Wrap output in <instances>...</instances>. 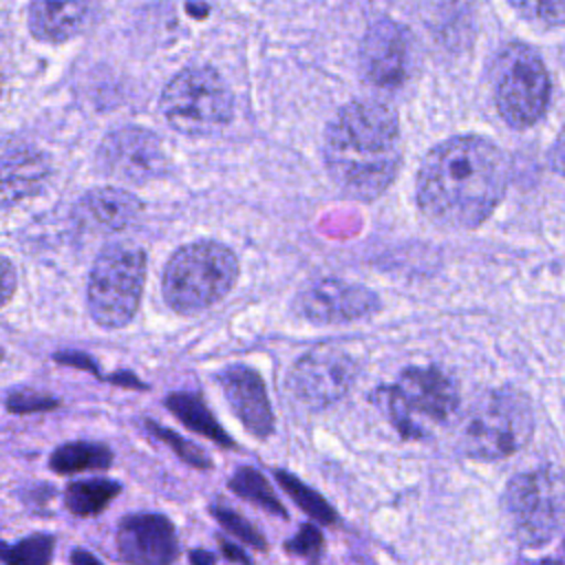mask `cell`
I'll return each mask as SVG.
<instances>
[{
  "label": "cell",
  "mask_w": 565,
  "mask_h": 565,
  "mask_svg": "<svg viewBox=\"0 0 565 565\" xmlns=\"http://www.w3.org/2000/svg\"><path fill=\"white\" fill-rule=\"evenodd\" d=\"M210 512L218 521V525L223 530H227L230 534H234L238 541H243L256 550H265L267 541L245 516H241L238 512H234L232 508H225V505H210Z\"/></svg>",
  "instance_id": "obj_27"
},
{
  "label": "cell",
  "mask_w": 565,
  "mask_h": 565,
  "mask_svg": "<svg viewBox=\"0 0 565 565\" xmlns=\"http://www.w3.org/2000/svg\"><path fill=\"white\" fill-rule=\"evenodd\" d=\"M503 512L521 545H545L565 523V472L547 463L516 475L503 492Z\"/></svg>",
  "instance_id": "obj_6"
},
{
  "label": "cell",
  "mask_w": 565,
  "mask_h": 565,
  "mask_svg": "<svg viewBox=\"0 0 565 565\" xmlns=\"http://www.w3.org/2000/svg\"><path fill=\"white\" fill-rule=\"evenodd\" d=\"M113 466V450L102 441H64L60 444L51 457L49 468L55 475H79L93 470H108Z\"/></svg>",
  "instance_id": "obj_20"
},
{
  "label": "cell",
  "mask_w": 565,
  "mask_h": 565,
  "mask_svg": "<svg viewBox=\"0 0 565 565\" xmlns=\"http://www.w3.org/2000/svg\"><path fill=\"white\" fill-rule=\"evenodd\" d=\"M508 179V157L497 143L477 135L450 137L422 161L417 205L441 227L475 230L501 203Z\"/></svg>",
  "instance_id": "obj_1"
},
{
  "label": "cell",
  "mask_w": 565,
  "mask_h": 565,
  "mask_svg": "<svg viewBox=\"0 0 565 565\" xmlns=\"http://www.w3.org/2000/svg\"><path fill=\"white\" fill-rule=\"evenodd\" d=\"M384 408L404 437H428L459 406L455 380L437 366H408L382 391Z\"/></svg>",
  "instance_id": "obj_5"
},
{
  "label": "cell",
  "mask_w": 565,
  "mask_h": 565,
  "mask_svg": "<svg viewBox=\"0 0 565 565\" xmlns=\"http://www.w3.org/2000/svg\"><path fill=\"white\" fill-rule=\"evenodd\" d=\"M55 360H57L60 364H68V366H75V369H84V371H88V373H93V375H99L97 364H95L93 358H88L86 353H75V351L71 353V351H66V353H57Z\"/></svg>",
  "instance_id": "obj_31"
},
{
  "label": "cell",
  "mask_w": 565,
  "mask_h": 565,
  "mask_svg": "<svg viewBox=\"0 0 565 565\" xmlns=\"http://www.w3.org/2000/svg\"><path fill=\"white\" fill-rule=\"evenodd\" d=\"M159 108L166 121L183 135H212L234 115V97L212 66H188L163 88Z\"/></svg>",
  "instance_id": "obj_8"
},
{
  "label": "cell",
  "mask_w": 565,
  "mask_h": 565,
  "mask_svg": "<svg viewBox=\"0 0 565 565\" xmlns=\"http://www.w3.org/2000/svg\"><path fill=\"white\" fill-rule=\"evenodd\" d=\"M55 554V536L46 532L29 534L15 543L0 541L2 565H51Z\"/></svg>",
  "instance_id": "obj_22"
},
{
  "label": "cell",
  "mask_w": 565,
  "mask_h": 565,
  "mask_svg": "<svg viewBox=\"0 0 565 565\" xmlns=\"http://www.w3.org/2000/svg\"><path fill=\"white\" fill-rule=\"evenodd\" d=\"M104 380H108L110 384H115V386H119V388H135V391H146L148 388V384H143L137 375H132L130 371H119V373H115V375H108V377H104Z\"/></svg>",
  "instance_id": "obj_32"
},
{
  "label": "cell",
  "mask_w": 565,
  "mask_h": 565,
  "mask_svg": "<svg viewBox=\"0 0 565 565\" xmlns=\"http://www.w3.org/2000/svg\"><path fill=\"white\" fill-rule=\"evenodd\" d=\"M276 477H278V483L291 494V499H294L307 514H311V516L318 519L320 523H333V521H335L333 508H331L318 492H313V490L307 488L302 481H298L294 475H287V472H282V470H278Z\"/></svg>",
  "instance_id": "obj_25"
},
{
  "label": "cell",
  "mask_w": 565,
  "mask_h": 565,
  "mask_svg": "<svg viewBox=\"0 0 565 565\" xmlns=\"http://www.w3.org/2000/svg\"><path fill=\"white\" fill-rule=\"evenodd\" d=\"M550 161H552V168H554L561 177H565V128L561 130V135H558L556 141H554Z\"/></svg>",
  "instance_id": "obj_33"
},
{
  "label": "cell",
  "mask_w": 565,
  "mask_h": 565,
  "mask_svg": "<svg viewBox=\"0 0 565 565\" xmlns=\"http://www.w3.org/2000/svg\"><path fill=\"white\" fill-rule=\"evenodd\" d=\"M188 558H190V565H214L216 563V556L207 550H192L188 554Z\"/></svg>",
  "instance_id": "obj_36"
},
{
  "label": "cell",
  "mask_w": 565,
  "mask_h": 565,
  "mask_svg": "<svg viewBox=\"0 0 565 565\" xmlns=\"http://www.w3.org/2000/svg\"><path fill=\"white\" fill-rule=\"evenodd\" d=\"M2 358H4V349L0 347V362H2Z\"/></svg>",
  "instance_id": "obj_37"
},
{
  "label": "cell",
  "mask_w": 565,
  "mask_h": 565,
  "mask_svg": "<svg viewBox=\"0 0 565 565\" xmlns=\"http://www.w3.org/2000/svg\"><path fill=\"white\" fill-rule=\"evenodd\" d=\"M320 532L316 530V527H311V525H305L302 530H300V534L294 539V541H289L287 543V547L291 550V552H300V554H309V552H313V550H318L320 547Z\"/></svg>",
  "instance_id": "obj_29"
},
{
  "label": "cell",
  "mask_w": 565,
  "mask_h": 565,
  "mask_svg": "<svg viewBox=\"0 0 565 565\" xmlns=\"http://www.w3.org/2000/svg\"><path fill=\"white\" fill-rule=\"evenodd\" d=\"M60 406V399L49 395V393H38V391H26V388H15L7 395L4 408L11 415H31V413H46L55 411Z\"/></svg>",
  "instance_id": "obj_28"
},
{
  "label": "cell",
  "mask_w": 565,
  "mask_h": 565,
  "mask_svg": "<svg viewBox=\"0 0 565 565\" xmlns=\"http://www.w3.org/2000/svg\"><path fill=\"white\" fill-rule=\"evenodd\" d=\"M534 433L530 399L516 388H494L479 395L459 417L457 439L466 455L494 461L519 452Z\"/></svg>",
  "instance_id": "obj_3"
},
{
  "label": "cell",
  "mask_w": 565,
  "mask_h": 565,
  "mask_svg": "<svg viewBox=\"0 0 565 565\" xmlns=\"http://www.w3.org/2000/svg\"><path fill=\"white\" fill-rule=\"evenodd\" d=\"M324 163L333 183L358 201H375L402 163L397 115L382 102L344 104L327 126Z\"/></svg>",
  "instance_id": "obj_2"
},
{
  "label": "cell",
  "mask_w": 565,
  "mask_h": 565,
  "mask_svg": "<svg viewBox=\"0 0 565 565\" xmlns=\"http://www.w3.org/2000/svg\"><path fill=\"white\" fill-rule=\"evenodd\" d=\"M218 545H221V552H223L225 558H230L234 563H241V565H249V556L238 545H234V543H230L225 539H218Z\"/></svg>",
  "instance_id": "obj_34"
},
{
  "label": "cell",
  "mask_w": 565,
  "mask_h": 565,
  "mask_svg": "<svg viewBox=\"0 0 565 565\" xmlns=\"http://www.w3.org/2000/svg\"><path fill=\"white\" fill-rule=\"evenodd\" d=\"M230 490H234L238 497L252 501L254 505L258 508H265L267 512H274L278 516H285V508L282 503L278 501V497L274 494L271 486L267 483V479L256 470V468H249V466H243L238 468L232 477H230Z\"/></svg>",
  "instance_id": "obj_23"
},
{
  "label": "cell",
  "mask_w": 565,
  "mask_h": 565,
  "mask_svg": "<svg viewBox=\"0 0 565 565\" xmlns=\"http://www.w3.org/2000/svg\"><path fill=\"white\" fill-rule=\"evenodd\" d=\"M121 492V483L108 477L75 479L66 486L62 501L64 508L82 519L99 516Z\"/></svg>",
  "instance_id": "obj_21"
},
{
  "label": "cell",
  "mask_w": 565,
  "mask_h": 565,
  "mask_svg": "<svg viewBox=\"0 0 565 565\" xmlns=\"http://www.w3.org/2000/svg\"><path fill=\"white\" fill-rule=\"evenodd\" d=\"M521 18L541 26H565V0H510Z\"/></svg>",
  "instance_id": "obj_26"
},
{
  "label": "cell",
  "mask_w": 565,
  "mask_h": 565,
  "mask_svg": "<svg viewBox=\"0 0 565 565\" xmlns=\"http://www.w3.org/2000/svg\"><path fill=\"white\" fill-rule=\"evenodd\" d=\"M166 408L192 433L223 446V448H234L232 437L223 430L214 413L207 408L203 397L199 393L190 391H174L166 397Z\"/></svg>",
  "instance_id": "obj_19"
},
{
  "label": "cell",
  "mask_w": 565,
  "mask_h": 565,
  "mask_svg": "<svg viewBox=\"0 0 565 565\" xmlns=\"http://www.w3.org/2000/svg\"><path fill=\"white\" fill-rule=\"evenodd\" d=\"M117 556L126 565H172L179 558L174 523L161 512H132L117 523Z\"/></svg>",
  "instance_id": "obj_13"
},
{
  "label": "cell",
  "mask_w": 565,
  "mask_h": 565,
  "mask_svg": "<svg viewBox=\"0 0 565 565\" xmlns=\"http://www.w3.org/2000/svg\"><path fill=\"white\" fill-rule=\"evenodd\" d=\"M296 309L309 322L342 324L375 313L380 309V298L369 287L340 278H320L300 291Z\"/></svg>",
  "instance_id": "obj_14"
},
{
  "label": "cell",
  "mask_w": 565,
  "mask_h": 565,
  "mask_svg": "<svg viewBox=\"0 0 565 565\" xmlns=\"http://www.w3.org/2000/svg\"><path fill=\"white\" fill-rule=\"evenodd\" d=\"M141 201L124 188H95L88 190L75 205V218L93 232H119L128 227L139 212Z\"/></svg>",
  "instance_id": "obj_18"
},
{
  "label": "cell",
  "mask_w": 565,
  "mask_h": 565,
  "mask_svg": "<svg viewBox=\"0 0 565 565\" xmlns=\"http://www.w3.org/2000/svg\"><path fill=\"white\" fill-rule=\"evenodd\" d=\"M216 382L245 430L267 439L274 433V413L260 375L245 364H232L216 375Z\"/></svg>",
  "instance_id": "obj_15"
},
{
  "label": "cell",
  "mask_w": 565,
  "mask_h": 565,
  "mask_svg": "<svg viewBox=\"0 0 565 565\" xmlns=\"http://www.w3.org/2000/svg\"><path fill=\"white\" fill-rule=\"evenodd\" d=\"M358 377V362L338 347L307 351L289 371V391L307 408H324L342 399Z\"/></svg>",
  "instance_id": "obj_11"
},
{
  "label": "cell",
  "mask_w": 565,
  "mask_h": 565,
  "mask_svg": "<svg viewBox=\"0 0 565 565\" xmlns=\"http://www.w3.org/2000/svg\"><path fill=\"white\" fill-rule=\"evenodd\" d=\"M97 4L99 0H31L29 31L40 42H66L88 24Z\"/></svg>",
  "instance_id": "obj_17"
},
{
  "label": "cell",
  "mask_w": 565,
  "mask_h": 565,
  "mask_svg": "<svg viewBox=\"0 0 565 565\" xmlns=\"http://www.w3.org/2000/svg\"><path fill=\"white\" fill-rule=\"evenodd\" d=\"M238 280L236 254L216 241L177 249L163 269V298L177 313H196L225 298Z\"/></svg>",
  "instance_id": "obj_4"
},
{
  "label": "cell",
  "mask_w": 565,
  "mask_h": 565,
  "mask_svg": "<svg viewBox=\"0 0 565 565\" xmlns=\"http://www.w3.org/2000/svg\"><path fill=\"white\" fill-rule=\"evenodd\" d=\"M71 565H104L93 552L84 550V547H75L71 552Z\"/></svg>",
  "instance_id": "obj_35"
},
{
  "label": "cell",
  "mask_w": 565,
  "mask_h": 565,
  "mask_svg": "<svg viewBox=\"0 0 565 565\" xmlns=\"http://www.w3.org/2000/svg\"><path fill=\"white\" fill-rule=\"evenodd\" d=\"M494 106L510 128L534 126L550 106L552 82L541 55L523 44H508L492 68Z\"/></svg>",
  "instance_id": "obj_9"
},
{
  "label": "cell",
  "mask_w": 565,
  "mask_h": 565,
  "mask_svg": "<svg viewBox=\"0 0 565 565\" xmlns=\"http://www.w3.org/2000/svg\"><path fill=\"white\" fill-rule=\"evenodd\" d=\"M97 170L121 183H148L168 170V154L161 139L139 126H124L108 132L95 157Z\"/></svg>",
  "instance_id": "obj_10"
},
{
  "label": "cell",
  "mask_w": 565,
  "mask_h": 565,
  "mask_svg": "<svg viewBox=\"0 0 565 565\" xmlns=\"http://www.w3.org/2000/svg\"><path fill=\"white\" fill-rule=\"evenodd\" d=\"M413 60L411 31L391 18L373 22L360 46V68L369 84L377 88H397L406 82Z\"/></svg>",
  "instance_id": "obj_12"
},
{
  "label": "cell",
  "mask_w": 565,
  "mask_h": 565,
  "mask_svg": "<svg viewBox=\"0 0 565 565\" xmlns=\"http://www.w3.org/2000/svg\"><path fill=\"white\" fill-rule=\"evenodd\" d=\"M146 254L139 247L115 243L99 252L88 274V313L102 329L126 327L141 302Z\"/></svg>",
  "instance_id": "obj_7"
},
{
  "label": "cell",
  "mask_w": 565,
  "mask_h": 565,
  "mask_svg": "<svg viewBox=\"0 0 565 565\" xmlns=\"http://www.w3.org/2000/svg\"><path fill=\"white\" fill-rule=\"evenodd\" d=\"M143 428L150 437L159 439L163 446H168L181 461H185L188 466L196 468V470H210L212 468V461L207 457V452L203 448H199L194 441H188L183 435H179L177 430L163 426V424H157L154 419L146 417L143 419Z\"/></svg>",
  "instance_id": "obj_24"
},
{
  "label": "cell",
  "mask_w": 565,
  "mask_h": 565,
  "mask_svg": "<svg viewBox=\"0 0 565 565\" xmlns=\"http://www.w3.org/2000/svg\"><path fill=\"white\" fill-rule=\"evenodd\" d=\"M15 282H18V278H15V269H13L11 260L0 256V307H4L11 300V296L15 291Z\"/></svg>",
  "instance_id": "obj_30"
},
{
  "label": "cell",
  "mask_w": 565,
  "mask_h": 565,
  "mask_svg": "<svg viewBox=\"0 0 565 565\" xmlns=\"http://www.w3.org/2000/svg\"><path fill=\"white\" fill-rule=\"evenodd\" d=\"M51 174L46 154L22 141H0V205L20 203L38 194Z\"/></svg>",
  "instance_id": "obj_16"
}]
</instances>
